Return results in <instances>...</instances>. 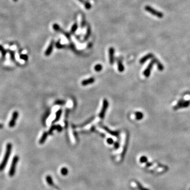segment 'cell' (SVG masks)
Segmentation results:
<instances>
[{"label": "cell", "instance_id": "f1b7e54d", "mask_svg": "<svg viewBox=\"0 0 190 190\" xmlns=\"http://www.w3.org/2000/svg\"><path fill=\"white\" fill-rule=\"evenodd\" d=\"M10 54L11 57V59L12 61L15 60V55H14V52L13 51H10Z\"/></svg>", "mask_w": 190, "mask_h": 190}, {"label": "cell", "instance_id": "2e32d148", "mask_svg": "<svg viewBox=\"0 0 190 190\" xmlns=\"http://www.w3.org/2000/svg\"><path fill=\"white\" fill-rule=\"evenodd\" d=\"M137 120H141L144 117V115L142 113L139 111H137L135 114Z\"/></svg>", "mask_w": 190, "mask_h": 190}, {"label": "cell", "instance_id": "ba28073f", "mask_svg": "<svg viewBox=\"0 0 190 190\" xmlns=\"http://www.w3.org/2000/svg\"><path fill=\"white\" fill-rule=\"evenodd\" d=\"M114 53H115V49L111 47L109 49V62L111 65H113L114 61Z\"/></svg>", "mask_w": 190, "mask_h": 190}, {"label": "cell", "instance_id": "3957f363", "mask_svg": "<svg viewBox=\"0 0 190 190\" xmlns=\"http://www.w3.org/2000/svg\"><path fill=\"white\" fill-rule=\"evenodd\" d=\"M145 10L146 11L149 12L151 14H153V15L157 16L158 18H162L164 16V15L163 14L162 12L155 10L154 8H152L151 6H150L148 5L146 6L145 7Z\"/></svg>", "mask_w": 190, "mask_h": 190}, {"label": "cell", "instance_id": "30bf717a", "mask_svg": "<svg viewBox=\"0 0 190 190\" xmlns=\"http://www.w3.org/2000/svg\"><path fill=\"white\" fill-rule=\"evenodd\" d=\"M154 58V56L153 54L148 53V54L146 55L145 56L143 57V58H141L140 61H139V62H140L141 64H143V63L145 62L147 60H148V59H151V58Z\"/></svg>", "mask_w": 190, "mask_h": 190}, {"label": "cell", "instance_id": "e575fe53", "mask_svg": "<svg viewBox=\"0 0 190 190\" xmlns=\"http://www.w3.org/2000/svg\"><path fill=\"white\" fill-rule=\"evenodd\" d=\"M57 104H59V105H62L63 104V103H65V102H63V101H58L56 102Z\"/></svg>", "mask_w": 190, "mask_h": 190}, {"label": "cell", "instance_id": "9c48e42d", "mask_svg": "<svg viewBox=\"0 0 190 190\" xmlns=\"http://www.w3.org/2000/svg\"><path fill=\"white\" fill-rule=\"evenodd\" d=\"M53 46H54V41L52 40V41H51L49 46L48 48L46 49V51L45 52L46 56H50V54L51 53L53 50Z\"/></svg>", "mask_w": 190, "mask_h": 190}, {"label": "cell", "instance_id": "4316f807", "mask_svg": "<svg viewBox=\"0 0 190 190\" xmlns=\"http://www.w3.org/2000/svg\"><path fill=\"white\" fill-rule=\"evenodd\" d=\"M20 58L21 59H22V60H23L24 61H27V59H28V56H27V54H22L20 55Z\"/></svg>", "mask_w": 190, "mask_h": 190}, {"label": "cell", "instance_id": "44dd1931", "mask_svg": "<svg viewBox=\"0 0 190 190\" xmlns=\"http://www.w3.org/2000/svg\"><path fill=\"white\" fill-rule=\"evenodd\" d=\"M61 114H62V110H61V109L59 110L56 113V119H54V120L53 122H57L58 121V120L59 119V118H60V116L61 115Z\"/></svg>", "mask_w": 190, "mask_h": 190}, {"label": "cell", "instance_id": "1f68e13d", "mask_svg": "<svg viewBox=\"0 0 190 190\" xmlns=\"http://www.w3.org/2000/svg\"><path fill=\"white\" fill-rule=\"evenodd\" d=\"M107 142L108 143V144L111 145V144H113L114 143V141H113V139H112V138H108V139H107Z\"/></svg>", "mask_w": 190, "mask_h": 190}, {"label": "cell", "instance_id": "d4e9b609", "mask_svg": "<svg viewBox=\"0 0 190 190\" xmlns=\"http://www.w3.org/2000/svg\"><path fill=\"white\" fill-rule=\"evenodd\" d=\"M53 28L54 30H55V31H60V32H63L61 30V29H60V27H59V25H58V24H54L53 25Z\"/></svg>", "mask_w": 190, "mask_h": 190}, {"label": "cell", "instance_id": "7402d4cb", "mask_svg": "<svg viewBox=\"0 0 190 190\" xmlns=\"http://www.w3.org/2000/svg\"><path fill=\"white\" fill-rule=\"evenodd\" d=\"M136 183L137 184V187H138V189L139 190H149V189H147V188L143 187L142 185H141L140 183L138 182L137 181L136 182Z\"/></svg>", "mask_w": 190, "mask_h": 190}, {"label": "cell", "instance_id": "5bb4252c", "mask_svg": "<svg viewBox=\"0 0 190 190\" xmlns=\"http://www.w3.org/2000/svg\"><path fill=\"white\" fill-rule=\"evenodd\" d=\"M103 128L106 131H107L108 133H109V134H110L111 135H113V136H118L119 133H118V132H111V130H109V129L108 128H107V127H106L105 126H103Z\"/></svg>", "mask_w": 190, "mask_h": 190}, {"label": "cell", "instance_id": "ab89813d", "mask_svg": "<svg viewBox=\"0 0 190 190\" xmlns=\"http://www.w3.org/2000/svg\"><path fill=\"white\" fill-rule=\"evenodd\" d=\"M13 1L14 2H17L18 1V0H13Z\"/></svg>", "mask_w": 190, "mask_h": 190}, {"label": "cell", "instance_id": "60d3db41", "mask_svg": "<svg viewBox=\"0 0 190 190\" xmlns=\"http://www.w3.org/2000/svg\"></svg>", "mask_w": 190, "mask_h": 190}, {"label": "cell", "instance_id": "f546056e", "mask_svg": "<svg viewBox=\"0 0 190 190\" xmlns=\"http://www.w3.org/2000/svg\"><path fill=\"white\" fill-rule=\"evenodd\" d=\"M57 126H52L49 129V134H51L52 133L53 131L55 129H57Z\"/></svg>", "mask_w": 190, "mask_h": 190}, {"label": "cell", "instance_id": "7a4b0ae2", "mask_svg": "<svg viewBox=\"0 0 190 190\" xmlns=\"http://www.w3.org/2000/svg\"><path fill=\"white\" fill-rule=\"evenodd\" d=\"M19 160V157L18 155H15V156H14L13 158L9 172H8V175H9V176L10 177L13 176L15 173L16 165L18 164Z\"/></svg>", "mask_w": 190, "mask_h": 190}, {"label": "cell", "instance_id": "d6986e66", "mask_svg": "<svg viewBox=\"0 0 190 190\" xmlns=\"http://www.w3.org/2000/svg\"><path fill=\"white\" fill-rule=\"evenodd\" d=\"M90 34H91V30H90V27L89 26H88L87 27V32H86V34L85 35L84 37V40H87L89 37H90Z\"/></svg>", "mask_w": 190, "mask_h": 190}, {"label": "cell", "instance_id": "8fae6325", "mask_svg": "<svg viewBox=\"0 0 190 190\" xmlns=\"http://www.w3.org/2000/svg\"><path fill=\"white\" fill-rule=\"evenodd\" d=\"M94 81L95 79L94 78H89V79L83 80V81L81 82V84L82 86H87L88 84L94 83Z\"/></svg>", "mask_w": 190, "mask_h": 190}, {"label": "cell", "instance_id": "5b68a950", "mask_svg": "<svg viewBox=\"0 0 190 190\" xmlns=\"http://www.w3.org/2000/svg\"><path fill=\"white\" fill-rule=\"evenodd\" d=\"M155 59L154 57L153 59L152 60V61H151V62L149 63V64L148 65L147 68L145 70V71H144L143 74L146 77H148L149 75H150V73H151V70L152 69V68H153V65H154V63H155Z\"/></svg>", "mask_w": 190, "mask_h": 190}, {"label": "cell", "instance_id": "603a6c76", "mask_svg": "<svg viewBox=\"0 0 190 190\" xmlns=\"http://www.w3.org/2000/svg\"><path fill=\"white\" fill-rule=\"evenodd\" d=\"M148 161V159L147 157H146L145 156H142L139 159V162H140L141 163H147Z\"/></svg>", "mask_w": 190, "mask_h": 190}, {"label": "cell", "instance_id": "4fadbf2b", "mask_svg": "<svg viewBox=\"0 0 190 190\" xmlns=\"http://www.w3.org/2000/svg\"><path fill=\"white\" fill-rule=\"evenodd\" d=\"M46 179L47 183L48 184V185H49L50 186H52L54 185V183H53V179L52 176L51 175H48L47 176H46Z\"/></svg>", "mask_w": 190, "mask_h": 190}, {"label": "cell", "instance_id": "8992f818", "mask_svg": "<svg viewBox=\"0 0 190 190\" xmlns=\"http://www.w3.org/2000/svg\"><path fill=\"white\" fill-rule=\"evenodd\" d=\"M18 117H19V113H18V112L16 111H14L12 114L11 119L10 120L9 124H8V126H9L10 127H11V128L14 127L15 125L16 120L18 119Z\"/></svg>", "mask_w": 190, "mask_h": 190}, {"label": "cell", "instance_id": "277c9868", "mask_svg": "<svg viewBox=\"0 0 190 190\" xmlns=\"http://www.w3.org/2000/svg\"><path fill=\"white\" fill-rule=\"evenodd\" d=\"M190 105V101L189 100H180L177 104L174 107V110H177L181 108H186L189 106Z\"/></svg>", "mask_w": 190, "mask_h": 190}, {"label": "cell", "instance_id": "9a60e30c", "mask_svg": "<svg viewBox=\"0 0 190 190\" xmlns=\"http://www.w3.org/2000/svg\"><path fill=\"white\" fill-rule=\"evenodd\" d=\"M60 172H61V175H63V176H66V175H67L69 173L68 169L67 167H63L61 168V170H60Z\"/></svg>", "mask_w": 190, "mask_h": 190}, {"label": "cell", "instance_id": "cb8c5ba5", "mask_svg": "<svg viewBox=\"0 0 190 190\" xmlns=\"http://www.w3.org/2000/svg\"><path fill=\"white\" fill-rule=\"evenodd\" d=\"M0 51H1L2 53V57H3V58H4L6 55V51L4 49V48L3 47V46L1 45H0Z\"/></svg>", "mask_w": 190, "mask_h": 190}, {"label": "cell", "instance_id": "4dcf8cb0", "mask_svg": "<svg viewBox=\"0 0 190 190\" xmlns=\"http://www.w3.org/2000/svg\"><path fill=\"white\" fill-rule=\"evenodd\" d=\"M86 25V21H85V19H84V17H82V21H81V27L82 28H83V27L85 26Z\"/></svg>", "mask_w": 190, "mask_h": 190}, {"label": "cell", "instance_id": "ac0fdd59", "mask_svg": "<svg viewBox=\"0 0 190 190\" xmlns=\"http://www.w3.org/2000/svg\"><path fill=\"white\" fill-rule=\"evenodd\" d=\"M118 69L120 72H122L124 70V67L123 65H122V62H121V61L118 60Z\"/></svg>", "mask_w": 190, "mask_h": 190}, {"label": "cell", "instance_id": "e0dca14e", "mask_svg": "<svg viewBox=\"0 0 190 190\" xmlns=\"http://www.w3.org/2000/svg\"><path fill=\"white\" fill-rule=\"evenodd\" d=\"M155 63H156V65H157L158 69L159 70H160V71L163 70V69H164L163 65H162V63H160L157 59H155Z\"/></svg>", "mask_w": 190, "mask_h": 190}, {"label": "cell", "instance_id": "74e56055", "mask_svg": "<svg viewBox=\"0 0 190 190\" xmlns=\"http://www.w3.org/2000/svg\"><path fill=\"white\" fill-rule=\"evenodd\" d=\"M78 1H79L80 2H81V3H84H84L86 2V1H84V0H78Z\"/></svg>", "mask_w": 190, "mask_h": 190}, {"label": "cell", "instance_id": "52a82bcc", "mask_svg": "<svg viewBox=\"0 0 190 190\" xmlns=\"http://www.w3.org/2000/svg\"><path fill=\"white\" fill-rule=\"evenodd\" d=\"M108 106V101L107 100V99H104L103 101V105L102 109H101L100 113L99 114V117H100V118H101V119H103V117H104Z\"/></svg>", "mask_w": 190, "mask_h": 190}, {"label": "cell", "instance_id": "f35d334b", "mask_svg": "<svg viewBox=\"0 0 190 190\" xmlns=\"http://www.w3.org/2000/svg\"><path fill=\"white\" fill-rule=\"evenodd\" d=\"M3 128V124H0V129H2Z\"/></svg>", "mask_w": 190, "mask_h": 190}, {"label": "cell", "instance_id": "6da1fadb", "mask_svg": "<svg viewBox=\"0 0 190 190\" xmlns=\"http://www.w3.org/2000/svg\"><path fill=\"white\" fill-rule=\"evenodd\" d=\"M12 148V145L11 143H8L6 147L5 153L4 154L3 159L2 160L1 163L0 164V172L3 171L7 165L8 162L10 158V156L11 153Z\"/></svg>", "mask_w": 190, "mask_h": 190}, {"label": "cell", "instance_id": "8d00e7d4", "mask_svg": "<svg viewBox=\"0 0 190 190\" xmlns=\"http://www.w3.org/2000/svg\"><path fill=\"white\" fill-rule=\"evenodd\" d=\"M152 163H148V162H147L146 163V166L147 167H149V166H151V165H152Z\"/></svg>", "mask_w": 190, "mask_h": 190}, {"label": "cell", "instance_id": "836d02e7", "mask_svg": "<svg viewBox=\"0 0 190 190\" xmlns=\"http://www.w3.org/2000/svg\"><path fill=\"white\" fill-rule=\"evenodd\" d=\"M114 147L116 149H118L119 147V144L118 142H116L114 143Z\"/></svg>", "mask_w": 190, "mask_h": 190}, {"label": "cell", "instance_id": "484cf974", "mask_svg": "<svg viewBox=\"0 0 190 190\" xmlns=\"http://www.w3.org/2000/svg\"><path fill=\"white\" fill-rule=\"evenodd\" d=\"M103 69V66L100 64H98L95 65V70L97 72H99L101 71Z\"/></svg>", "mask_w": 190, "mask_h": 190}, {"label": "cell", "instance_id": "d6a6232c", "mask_svg": "<svg viewBox=\"0 0 190 190\" xmlns=\"http://www.w3.org/2000/svg\"><path fill=\"white\" fill-rule=\"evenodd\" d=\"M56 46L57 48H63V46L61 45L60 44V43H59V42H57L56 43Z\"/></svg>", "mask_w": 190, "mask_h": 190}, {"label": "cell", "instance_id": "7c38bea8", "mask_svg": "<svg viewBox=\"0 0 190 190\" xmlns=\"http://www.w3.org/2000/svg\"><path fill=\"white\" fill-rule=\"evenodd\" d=\"M48 136V133L47 132H45L43 133V134H42L41 138H40V141H39V143L40 144H43L45 142L46 138H47Z\"/></svg>", "mask_w": 190, "mask_h": 190}, {"label": "cell", "instance_id": "83f0119b", "mask_svg": "<svg viewBox=\"0 0 190 190\" xmlns=\"http://www.w3.org/2000/svg\"><path fill=\"white\" fill-rule=\"evenodd\" d=\"M84 5L85 6V8L87 10H90L91 8V4L89 3V2L86 1L85 3L84 4Z\"/></svg>", "mask_w": 190, "mask_h": 190}, {"label": "cell", "instance_id": "d590c367", "mask_svg": "<svg viewBox=\"0 0 190 190\" xmlns=\"http://www.w3.org/2000/svg\"><path fill=\"white\" fill-rule=\"evenodd\" d=\"M57 129L58 130L59 132H61V130H62V128H61V127L60 126H57Z\"/></svg>", "mask_w": 190, "mask_h": 190}, {"label": "cell", "instance_id": "ffe728a7", "mask_svg": "<svg viewBox=\"0 0 190 190\" xmlns=\"http://www.w3.org/2000/svg\"><path fill=\"white\" fill-rule=\"evenodd\" d=\"M78 25L77 23H74V24L72 25V27H71L70 33H72V34L75 33V32L77 31V30L78 29Z\"/></svg>", "mask_w": 190, "mask_h": 190}]
</instances>
